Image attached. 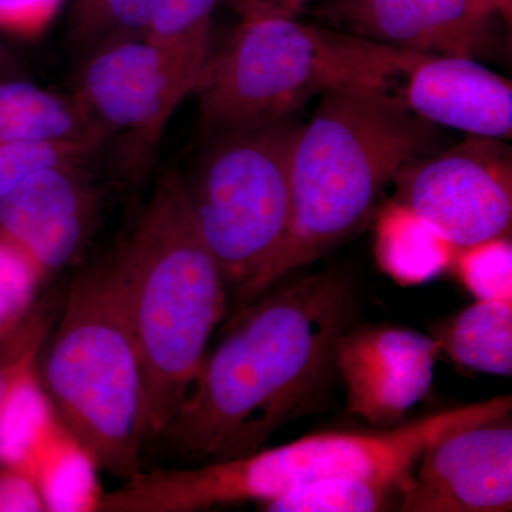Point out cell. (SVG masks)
<instances>
[{
	"mask_svg": "<svg viewBox=\"0 0 512 512\" xmlns=\"http://www.w3.org/2000/svg\"><path fill=\"white\" fill-rule=\"evenodd\" d=\"M357 302L342 272L276 282L232 315L157 443L198 463L262 450L325 389Z\"/></svg>",
	"mask_w": 512,
	"mask_h": 512,
	"instance_id": "1",
	"label": "cell"
},
{
	"mask_svg": "<svg viewBox=\"0 0 512 512\" xmlns=\"http://www.w3.org/2000/svg\"><path fill=\"white\" fill-rule=\"evenodd\" d=\"M111 258L143 360L148 448L180 410L229 311L220 268L180 174L158 178Z\"/></svg>",
	"mask_w": 512,
	"mask_h": 512,
	"instance_id": "2",
	"label": "cell"
},
{
	"mask_svg": "<svg viewBox=\"0 0 512 512\" xmlns=\"http://www.w3.org/2000/svg\"><path fill=\"white\" fill-rule=\"evenodd\" d=\"M434 140L433 124L397 93L345 87L323 94L293 150L291 227L259 278L254 301L362 227L383 188L427 156Z\"/></svg>",
	"mask_w": 512,
	"mask_h": 512,
	"instance_id": "3",
	"label": "cell"
},
{
	"mask_svg": "<svg viewBox=\"0 0 512 512\" xmlns=\"http://www.w3.org/2000/svg\"><path fill=\"white\" fill-rule=\"evenodd\" d=\"M510 394L454 407L389 430L326 431L232 460L138 473L104 493V512H192L265 501L336 477L412 481L424 451L454 430L510 414Z\"/></svg>",
	"mask_w": 512,
	"mask_h": 512,
	"instance_id": "4",
	"label": "cell"
},
{
	"mask_svg": "<svg viewBox=\"0 0 512 512\" xmlns=\"http://www.w3.org/2000/svg\"><path fill=\"white\" fill-rule=\"evenodd\" d=\"M420 56L292 18H242L192 93L202 126L220 138L292 116L332 90L393 92Z\"/></svg>",
	"mask_w": 512,
	"mask_h": 512,
	"instance_id": "5",
	"label": "cell"
},
{
	"mask_svg": "<svg viewBox=\"0 0 512 512\" xmlns=\"http://www.w3.org/2000/svg\"><path fill=\"white\" fill-rule=\"evenodd\" d=\"M37 375L99 470L126 481L140 473L146 377L111 256L74 278Z\"/></svg>",
	"mask_w": 512,
	"mask_h": 512,
	"instance_id": "6",
	"label": "cell"
},
{
	"mask_svg": "<svg viewBox=\"0 0 512 512\" xmlns=\"http://www.w3.org/2000/svg\"><path fill=\"white\" fill-rule=\"evenodd\" d=\"M298 114L217 138L188 187L202 235L237 313L284 244L292 221Z\"/></svg>",
	"mask_w": 512,
	"mask_h": 512,
	"instance_id": "7",
	"label": "cell"
},
{
	"mask_svg": "<svg viewBox=\"0 0 512 512\" xmlns=\"http://www.w3.org/2000/svg\"><path fill=\"white\" fill-rule=\"evenodd\" d=\"M207 59L127 40L84 57L72 97L106 136L123 138L134 170L146 164Z\"/></svg>",
	"mask_w": 512,
	"mask_h": 512,
	"instance_id": "8",
	"label": "cell"
},
{
	"mask_svg": "<svg viewBox=\"0 0 512 512\" xmlns=\"http://www.w3.org/2000/svg\"><path fill=\"white\" fill-rule=\"evenodd\" d=\"M394 183V200L457 249L510 232L512 153L500 138L470 136L436 156L417 158Z\"/></svg>",
	"mask_w": 512,
	"mask_h": 512,
	"instance_id": "9",
	"label": "cell"
},
{
	"mask_svg": "<svg viewBox=\"0 0 512 512\" xmlns=\"http://www.w3.org/2000/svg\"><path fill=\"white\" fill-rule=\"evenodd\" d=\"M315 15L380 45L474 60L497 49L501 20L510 25L493 0H320Z\"/></svg>",
	"mask_w": 512,
	"mask_h": 512,
	"instance_id": "10",
	"label": "cell"
},
{
	"mask_svg": "<svg viewBox=\"0 0 512 512\" xmlns=\"http://www.w3.org/2000/svg\"><path fill=\"white\" fill-rule=\"evenodd\" d=\"M439 355L433 336L416 330L350 326L335 348L346 410L372 426H397L429 394Z\"/></svg>",
	"mask_w": 512,
	"mask_h": 512,
	"instance_id": "11",
	"label": "cell"
},
{
	"mask_svg": "<svg viewBox=\"0 0 512 512\" xmlns=\"http://www.w3.org/2000/svg\"><path fill=\"white\" fill-rule=\"evenodd\" d=\"M399 507L404 512L511 511L510 414L450 431L431 444Z\"/></svg>",
	"mask_w": 512,
	"mask_h": 512,
	"instance_id": "12",
	"label": "cell"
},
{
	"mask_svg": "<svg viewBox=\"0 0 512 512\" xmlns=\"http://www.w3.org/2000/svg\"><path fill=\"white\" fill-rule=\"evenodd\" d=\"M37 170L0 198V237L22 249L46 279L83 251L99 212L86 165Z\"/></svg>",
	"mask_w": 512,
	"mask_h": 512,
	"instance_id": "13",
	"label": "cell"
},
{
	"mask_svg": "<svg viewBox=\"0 0 512 512\" xmlns=\"http://www.w3.org/2000/svg\"><path fill=\"white\" fill-rule=\"evenodd\" d=\"M404 77L397 94L420 119L468 136L511 138L512 84L477 60L421 55Z\"/></svg>",
	"mask_w": 512,
	"mask_h": 512,
	"instance_id": "14",
	"label": "cell"
},
{
	"mask_svg": "<svg viewBox=\"0 0 512 512\" xmlns=\"http://www.w3.org/2000/svg\"><path fill=\"white\" fill-rule=\"evenodd\" d=\"M59 140L107 143L72 94L62 96L15 77L0 80V144Z\"/></svg>",
	"mask_w": 512,
	"mask_h": 512,
	"instance_id": "15",
	"label": "cell"
},
{
	"mask_svg": "<svg viewBox=\"0 0 512 512\" xmlns=\"http://www.w3.org/2000/svg\"><path fill=\"white\" fill-rule=\"evenodd\" d=\"M376 259L397 284L420 285L451 268L458 249L437 234L407 205L387 202L377 215Z\"/></svg>",
	"mask_w": 512,
	"mask_h": 512,
	"instance_id": "16",
	"label": "cell"
},
{
	"mask_svg": "<svg viewBox=\"0 0 512 512\" xmlns=\"http://www.w3.org/2000/svg\"><path fill=\"white\" fill-rule=\"evenodd\" d=\"M433 338L456 365L512 375V301H481L436 326Z\"/></svg>",
	"mask_w": 512,
	"mask_h": 512,
	"instance_id": "17",
	"label": "cell"
},
{
	"mask_svg": "<svg viewBox=\"0 0 512 512\" xmlns=\"http://www.w3.org/2000/svg\"><path fill=\"white\" fill-rule=\"evenodd\" d=\"M99 467L62 423L57 424L30 468L46 512H93L101 495Z\"/></svg>",
	"mask_w": 512,
	"mask_h": 512,
	"instance_id": "18",
	"label": "cell"
},
{
	"mask_svg": "<svg viewBox=\"0 0 512 512\" xmlns=\"http://www.w3.org/2000/svg\"><path fill=\"white\" fill-rule=\"evenodd\" d=\"M59 423L32 360L0 404V466L30 474L37 453Z\"/></svg>",
	"mask_w": 512,
	"mask_h": 512,
	"instance_id": "19",
	"label": "cell"
},
{
	"mask_svg": "<svg viewBox=\"0 0 512 512\" xmlns=\"http://www.w3.org/2000/svg\"><path fill=\"white\" fill-rule=\"evenodd\" d=\"M412 481L396 478L336 477L303 485L259 503L266 512H373L383 511L409 490Z\"/></svg>",
	"mask_w": 512,
	"mask_h": 512,
	"instance_id": "20",
	"label": "cell"
},
{
	"mask_svg": "<svg viewBox=\"0 0 512 512\" xmlns=\"http://www.w3.org/2000/svg\"><path fill=\"white\" fill-rule=\"evenodd\" d=\"M153 0H73L69 45L83 57L103 47L144 39Z\"/></svg>",
	"mask_w": 512,
	"mask_h": 512,
	"instance_id": "21",
	"label": "cell"
},
{
	"mask_svg": "<svg viewBox=\"0 0 512 512\" xmlns=\"http://www.w3.org/2000/svg\"><path fill=\"white\" fill-rule=\"evenodd\" d=\"M222 0H153L144 39L181 55H210L212 15Z\"/></svg>",
	"mask_w": 512,
	"mask_h": 512,
	"instance_id": "22",
	"label": "cell"
},
{
	"mask_svg": "<svg viewBox=\"0 0 512 512\" xmlns=\"http://www.w3.org/2000/svg\"><path fill=\"white\" fill-rule=\"evenodd\" d=\"M104 144L96 140L18 141L0 144V198L50 165L90 163Z\"/></svg>",
	"mask_w": 512,
	"mask_h": 512,
	"instance_id": "23",
	"label": "cell"
},
{
	"mask_svg": "<svg viewBox=\"0 0 512 512\" xmlns=\"http://www.w3.org/2000/svg\"><path fill=\"white\" fill-rule=\"evenodd\" d=\"M453 266L477 299L512 301V245L507 235L458 249Z\"/></svg>",
	"mask_w": 512,
	"mask_h": 512,
	"instance_id": "24",
	"label": "cell"
},
{
	"mask_svg": "<svg viewBox=\"0 0 512 512\" xmlns=\"http://www.w3.org/2000/svg\"><path fill=\"white\" fill-rule=\"evenodd\" d=\"M45 279L22 249L0 237V339L22 323Z\"/></svg>",
	"mask_w": 512,
	"mask_h": 512,
	"instance_id": "25",
	"label": "cell"
},
{
	"mask_svg": "<svg viewBox=\"0 0 512 512\" xmlns=\"http://www.w3.org/2000/svg\"><path fill=\"white\" fill-rule=\"evenodd\" d=\"M66 0H0V30L32 39L55 22Z\"/></svg>",
	"mask_w": 512,
	"mask_h": 512,
	"instance_id": "26",
	"label": "cell"
},
{
	"mask_svg": "<svg viewBox=\"0 0 512 512\" xmlns=\"http://www.w3.org/2000/svg\"><path fill=\"white\" fill-rule=\"evenodd\" d=\"M0 512H46L39 488L26 471L0 466Z\"/></svg>",
	"mask_w": 512,
	"mask_h": 512,
	"instance_id": "27",
	"label": "cell"
},
{
	"mask_svg": "<svg viewBox=\"0 0 512 512\" xmlns=\"http://www.w3.org/2000/svg\"><path fill=\"white\" fill-rule=\"evenodd\" d=\"M241 18H292L320 0H222Z\"/></svg>",
	"mask_w": 512,
	"mask_h": 512,
	"instance_id": "28",
	"label": "cell"
},
{
	"mask_svg": "<svg viewBox=\"0 0 512 512\" xmlns=\"http://www.w3.org/2000/svg\"><path fill=\"white\" fill-rule=\"evenodd\" d=\"M36 349V343H32L28 348L22 350L19 355H16L15 359L0 363V404L5 400L6 394H8L20 370L32 360H36Z\"/></svg>",
	"mask_w": 512,
	"mask_h": 512,
	"instance_id": "29",
	"label": "cell"
},
{
	"mask_svg": "<svg viewBox=\"0 0 512 512\" xmlns=\"http://www.w3.org/2000/svg\"><path fill=\"white\" fill-rule=\"evenodd\" d=\"M10 69H12V62H10L3 47L0 46V80L10 79V77H12L10 76Z\"/></svg>",
	"mask_w": 512,
	"mask_h": 512,
	"instance_id": "30",
	"label": "cell"
},
{
	"mask_svg": "<svg viewBox=\"0 0 512 512\" xmlns=\"http://www.w3.org/2000/svg\"><path fill=\"white\" fill-rule=\"evenodd\" d=\"M493 2L498 6V9L503 12L505 19H507L508 22H511L512 0H493Z\"/></svg>",
	"mask_w": 512,
	"mask_h": 512,
	"instance_id": "31",
	"label": "cell"
}]
</instances>
